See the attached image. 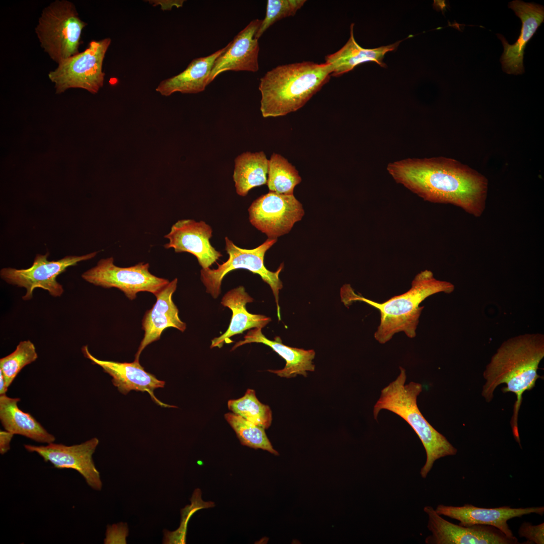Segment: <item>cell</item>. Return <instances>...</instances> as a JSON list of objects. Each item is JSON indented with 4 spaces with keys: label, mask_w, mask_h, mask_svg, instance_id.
<instances>
[{
    "label": "cell",
    "mask_w": 544,
    "mask_h": 544,
    "mask_svg": "<svg viewBox=\"0 0 544 544\" xmlns=\"http://www.w3.org/2000/svg\"><path fill=\"white\" fill-rule=\"evenodd\" d=\"M211 227L202 221L183 219L174 224L164 238L168 243L164 247L173 248L176 253L188 252L194 255L202 268H209L222 256L211 244Z\"/></svg>",
    "instance_id": "obj_14"
},
{
    "label": "cell",
    "mask_w": 544,
    "mask_h": 544,
    "mask_svg": "<svg viewBox=\"0 0 544 544\" xmlns=\"http://www.w3.org/2000/svg\"><path fill=\"white\" fill-rule=\"evenodd\" d=\"M229 45L230 42L208 56L193 59L181 73L161 82L156 91L165 96L177 92L195 94L203 91L209 84V79L215 60Z\"/></svg>",
    "instance_id": "obj_22"
},
{
    "label": "cell",
    "mask_w": 544,
    "mask_h": 544,
    "mask_svg": "<svg viewBox=\"0 0 544 544\" xmlns=\"http://www.w3.org/2000/svg\"><path fill=\"white\" fill-rule=\"evenodd\" d=\"M14 434L8 431H0V453L4 454L10 449V442Z\"/></svg>",
    "instance_id": "obj_34"
},
{
    "label": "cell",
    "mask_w": 544,
    "mask_h": 544,
    "mask_svg": "<svg viewBox=\"0 0 544 544\" xmlns=\"http://www.w3.org/2000/svg\"><path fill=\"white\" fill-rule=\"evenodd\" d=\"M518 533L520 537L527 539L525 543H544V523L532 525L528 522H524L520 526Z\"/></svg>",
    "instance_id": "obj_32"
},
{
    "label": "cell",
    "mask_w": 544,
    "mask_h": 544,
    "mask_svg": "<svg viewBox=\"0 0 544 544\" xmlns=\"http://www.w3.org/2000/svg\"><path fill=\"white\" fill-rule=\"evenodd\" d=\"M261 22V20L257 19L251 21L230 42L227 49L215 60L209 84L224 72L258 71L259 46L254 36Z\"/></svg>",
    "instance_id": "obj_18"
},
{
    "label": "cell",
    "mask_w": 544,
    "mask_h": 544,
    "mask_svg": "<svg viewBox=\"0 0 544 544\" xmlns=\"http://www.w3.org/2000/svg\"><path fill=\"white\" fill-rule=\"evenodd\" d=\"M98 252H93L81 256L69 255L56 260L49 261V253L37 254L32 265L26 269H18L11 267L1 270V278L7 283L23 287L26 290L23 296L24 300H30L36 288L46 290L53 297H59L63 293L62 286L56 281L60 274L78 262L94 257Z\"/></svg>",
    "instance_id": "obj_10"
},
{
    "label": "cell",
    "mask_w": 544,
    "mask_h": 544,
    "mask_svg": "<svg viewBox=\"0 0 544 544\" xmlns=\"http://www.w3.org/2000/svg\"><path fill=\"white\" fill-rule=\"evenodd\" d=\"M194 492L191 499V505L186 506L181 510L182 520L179 528L175 531H169L164 529L163 543H185L186 533L187 524L190 516L197 509L199 506H194L197 498Z\"/></svg>",
    "instance_id": "obj_31"
},
{
    "label": "cell",
    "mask_w": 544,
    "mask_h": 544,
    "mask_svg": "<svg viewBox=\"0 0 544 544\" xmlns=\"http://www.w3.org/2000/svg\"><path fill=\"white\" fill-rule=\"evenodd\" d=\"M150 4L154 6L160 5L163 10H170L173 7L177 8L181 7L184 1L183 0H155L148 1Z\"/></svg>",
    "instance_id": "obj_35"
},
{
    "label": "cell",
    "mask_w": 544,
    "mask_h": 544,
    "mask_svg": "<svg viewBox=\"0 0 544 544\" xmlns=\"http://www.w3.org/2000/svg\"><path fill=\"white\" fill-rule=\"evenodd\" d=\"M225 418L235 431L241 443L255 449H261L278 455L268 439L265 429L233 413L225 415Z\"/></svg>",
    "instance_id": "obj_28"
},
{
    "label": "cell",
    "mask_w": 544,
    "mask_h": 544,
    "mask_svg": "<svg viewBox=\"0 0 544 544\" xmlns=\"http://www.w3.org/2000/svg\"><path fill=\"white\" fill-rule=\"evenodd\" d=\"M544 357V335L526 333L504 342L492 357L483 373L486 381L482 396L491 402L496 388L505 383L504 393L512 392L516 396L513 415L510 422L516 441L520 446L518 429V412L525 391L532 389L540 377L537 369Z\"/></svg>",
    "instance_id": "obj_2"
},
{
    "label": "cell",
    "mask_w": 544,
    "mask_h": 544,
    "mask_svg": "<svg viewBox=\"0 0 544 544\" xmlns=\"http://www.w3.org/2000/svg\"><path fill=\"white\" fill-rule=\"evenodd\" d=\"M306 2V0H268L265 17L254 37L258 39L272 25L284 18L294 16Z\"/></svg>",
    "instance_id": "obj_30"
},
{
    "label": "cell",
    "mask_w": 544,
    "mask_h": 544,
    "mask_svg": "<svg viewBox=\"0 0 544 544\" xmlns=\"http://www.w3.org/2000/svg\"><path fill=\"white\" fill-rule=\"evenodd\" d=\"M327 63L302 61L277 66L260 79V110L263 117H279L302 108L329 81Z\"/></svg>",
    "instance_id": "obj_4"
},
{
    "label": "cell",
    "mask_w": 544,
    "mask_h": 544,
    "mask_svg": "<svg viewBox=\"0 0 544 544\" xmlns=\"http://www.w3.org/2000/svg\"><path fill=\"white\" fill-rule=\"evenodd\" d=\"M99 440L93 438L81 444L66 446L53 442L46 446L25 444L30 452H36L45 462H50L57 468H72L78 471L88 485L95 490H101L102 483L100 473L94 464L92 455Z\"/></svg>",
    "instance_id": "obj_13"
},
{
    "label": "cell",
    "mask_w": 544,
    "mask_h": 544,
    "mask_svg": "<svg viewBox=\"0 0 544 544\" xmlns=\"http://www.w3.org/2000/svg\"><path fill=\"white\" fill-rule=\"evenodd\" d=\"M253 301L243 286H239L227 292L223 297L221 303L232 312L231 320L225 332L212 340L211 348H221L225 343H230V338L244 331L254 328H262L271 319L261 314L250 313L246 305Z\"/></svg>",
    "instance_id": "obj_21"
},
{
    "label": "cell",
    "mask_w": 544,
    "mask_h": 544,
    "mask_svg": "<svg viewBox=\"0 0 544 544\" xmlns=\"http://www.w3.org/2000/svg\"><path fill=\"white\" fill-rule=\"evenodd\" d=\"M440 515H443L459 521L462 526L476 524L495 527L509 537L515 536L507 522L509 520L521 517L523 515L535 513L542 516L543 506L526 508H512L509 506L487 508L476 507L470 504L461 506L439 505L435 509Z\"/></svg>",
    "instance_id": "obj_15"
},
{
    "label": "cell",
    "mask_w": 544,
    "mask_h": 544,
    "mask_svg": "<svg viewBox=\"0 0 544 544\" xmlns=\"http://www.w3.org/2000/svg\"><path fill=\"white\" fill-rule=\"evenodd\" d=\"M249 220L269 239L288 233L304 215L302 205L294 194L269 191L254 200L248 209Z\"/></svg>",
    "instance_id": "obj_11"
},
{
    "label": "cell",
    "mask_w": 544,
    "mask_h": 544,
    "mask_svg": "<svg viewBox=\"0 0 544 544\" xmlns=\"http://www.w3.org/2000/svg\"><path fill=\"white\" fill-rule=\"evenodd\" d=\"M387 170L395 182L425 201L452 204L475 217L485 209L487 178L454 159L408 158L389 163Z\"/></svg>",
    "instance_id": "obj_1"
},
{
    "label": "cell",
    "mask_w": 544,
    "mask_h": 544,
    "mask_svg": "<svg viewBox=\"0 0 544 544\" xmlns=\"http://www.w3.org/2000/svg\"><path fill=\"white\" fill-rule=\"evenodd\" d=\"M111 42L110 38L91 41L84 51L58 63L57 67L48 74L49 79L54 84L56 93H63L70 88H81L97 93L103 86V63Z\"/></svg>",
    "instance_id": "obj_8"
},
{
    "label": "cell",
    "mask_w": 544,
    "mask_h": 544,
    "mask_svg": "<svg viewBox=\"0 0 544 544\" xmlns=\"http://www.w3.org/2000/svg\"><path fill=\"white\" fill-rule=\"evenodd\" d=\"M87 25L72 2L55 0L42 10L35 32L44 51L59 63L79 53L81 34Z\"/></svg>",
    "instance_id": "obj_6"
},
{
    "label": "cell",
    "mask_w": 544,
    "mask_h": 544,
    "mask_svg": "<svg viewBox=\"0 0 544 544\" xmlns=\"http://www.w3.org/2000/svg\"><path fill=\"white\" fill-rule=\"evenodd\" d=\"M399 370L397 378L382 389L374 406L373 416L377 420L380 411L386 410L410 425L426 451V461L420 471L422 477L426 478L436 460L454 455L457 449L428 422L419 410L417 397L422 391V384L413 381L405 384V370L402 367H399Z\"/></svg>",
    "instance_id": "obj_5"
},
{
    "label": "cell",
    "mask_w": 544,
    "mask_h": 544,
    "mask_svg": "<svg viewBox=\"0 0 544 544\" xmlns=\"http://www.w3.org/2000/svg\"><path fill=\"white\" fill-rule=\"evenodd\" d=\"M19 398L0 395V420L5 430L22 435L37 442L49 444L55 437L48 433L29 413L21 411L18 406Z\"/></svg>",
    "instance_id": "obj_24"
},
{
    "label": "cell",
    "mask_w": 544,
    "mask_h": 544,
    "mask_svg": "<svg viewBox=\"0 0 544 544\" xmlns=\"http://www.w3.org/2000/svg\"><path fill=\"white\" fill-rule=\"evenodd\" d=\"M454 290L452 283L436 279L431 270L426 269L415 277L408 291L381 303L356 294L349 284L342 287L341 296L346 306L355 301H362L379 310L380 321L374 338L380 344H384L399 332H404L411 338L415 337L424 308L420 304L431 295L441 292L450 294Z\"/></svg>",
    "instance_id": "obj_3"
},
{
    "label": "cell",
    "mask_w": 544,
    "mask_h": 544,
    "mask_svg": "<svg viewBox=\"0 0 544 544\" xmlns=\"http://www.w3.org/2000/svg\"><path fill=\"white\" fill-rule=\"evenodd\" d=\"M234 162L233 178L238 195L245 196L252 188L266 184L268 160L263 151L244 152Z\"/></svg>",
    "instance_id": "obj_25"
},
{
    "label": "cell",
    "mask_w": 544,
    "mask_h": 544,
    "mask_svg": "<svg viewBox=\"0 0 544 544\" xmlns=\"http://www.w3.org/2000/svg\"><path fill=\"white\" fill-rule=\"evenodd\" d=\"M177 281L175 278L155 295L156 301L145 313L142 320L144 335L135 355V360L139 361L143 351L150 344L159 340L166 328L174 327L182 332L185 330L186 324L180 319L178 309L172 300Z\"/></svg>",
    "instance_id": "obj_19"
},
{
    "label": "cell",
    "mask_w": 544,
    "mask_h": 544,
    "mask_svg": "<svg viewBox=\"0 0 544 544\" xmlns=\"http://www.w3.org/2000/svg\"><path fill=\"white\" fill-rule=\"evenodd\" d=\"M228 407L233 413L265 429L271 425V411L258 400L253 389H247L240 398L229 400Z\"/></svg>",
    "instance_id": "obj_27"
},
{
    "label": "cell",
    "mask_w": 544,
    "mask_h": 544,
    "mask_svg": "<svg viewBox=\"0 0 544 544\" xmlns=\"http://www.w3.org/2000/svg\"><path fill=\"white\" fill-rule=\"evenodd\" d=\"M38 358L34 345L29 340L20 342L15 350L0 359L2 372L9 387L21 370Z\"/></svg>",
    "instance_id": "obj_29"
},
{
    "label": "cell",
    "mask_w": 544,
    "mask_h": 544,
    "mask_svg": "<svg viewBox=\"0 0 544 544\" xmlns=\"http://www.w3.org/2000/svg\"><path fill=\"white\" fill-rule=\"evenodd\" d=\"M508 7L521 19L522 26L519 38L512 45L509 44L503 36L497 34L504 47L500 61L504 72L521 75L524 72L523 60L524 48L543 21L544 8L537 4L518 0L510 2Z\"/></svg>",
    "instance_id": "obj_17"
},
{
    "label": "cell",
    "mask_w": 544,
    "mask_h": 544,
    "mask_svg": "<svg viewBox=\"0 0 544 544\" xmlns=\"http://www.w3.org/2000/svg\"><path fill=\"white\" fill-rule=\"evenodd\" d=\"M84 356L94 364L100 366L104 372L112 377L113 384L123 394L131 390L146 392L152 399L159 405L165 407H176V406L164 403L155 395L156 389L163 388L165 382L158 379L155 375L147 372L140 364L139 361L133 362H118L98 359L89 352L88 346L82 348Z\"/></svg>",
    "instance_id": "obj_16"
},
{
    "label": "cell",
    "mask_w": 544,
    "mask_h": 544,
    "mask_svg": "<svg viewBox=\"0 0 544 544\" xmlns=\"http://www.w3.org/2000/svg\"><path fill=\"white\" fill-rule=\"evenodd\" d=\"M149 267L148 263L143 262L129 267H119L114 264V259L110 257L101 259L95 266L84 272L82 277L97 286L118 289L132 300L140 292L155 295L170 282L151 274Z\"/></svg>",
    "instance_id": "obj_9"
},
{
    "label": "cell",
    "mask_w": 544,
    "mask_h": 544,
    "mask_svg": "<svg viewBox=\"0 0 544 544\" xmlns=\"http://www.w3.org/2000/svg\"><path fill=\"white\" fill-rule=\"evenodd\" d=\"M225 250L229 255L228 260L220 264L216 269L210 268L200 270V280L206 289V292L214 299L221 293L222 282L224 277L232 270L239 268L247 269L260 276L262 280L270 287L277 307L278 316L280 320L279 304V291L283 283L279 275L283 268V263L275 271H270L264 264L266 252L277 241V239L268 238L262 244L253 249H244L236 246L227 237L225 238Z\"/></svg>",
    "instance_id": "obj_7"
},
{
    "label": "cell",
    "mask_w": 544,
    "mask_h": 544,
    "mask_svg": "<svg viewBox=\"0 0 544 544\" xmlns=\"http://www.w3.org/2000/svg\"><path fill=\"white\" fill-rule=\"evenodd\" d=\"M8 388L4 375L0 370V395L6 394Z\"/></svg>",
    "instance_id": "obj_36"
},
{
    "label": "cell",
    "mask_w": 544,
    "mask_h": 544,
    "mask_svg": "<svg viewBox=\"0 0 544 544\" xmlns=\"http://www.w3.org/2000/svg\"><path fill=\"white\" fill-rule=\"evenodd\" d=\"M302 179L295 167L281 155L274 153L268 160L266 184L269 191L293 194Z\"/></svg>",
    "instance_id": "obj_26"
},
{
    "label": "cell",
    "mask_w": 544,
    "mask_h": 544,
    "mask_svg": "<svg viewBox=\"0 0 544 544\" xmlns=\"http://www.w3.org/2000/svg\"><path fill=\"white\" fill-rule=\"evenodd\" d=\"M252 343H261L269 346L286 361L285 367L280 370H268L281 377L292 378L297 375H307V371H314L315 365L312 360L315 353L313 350L293 348L283 344L280 338L277 337L274 341L267 338L262 333L261 328H254L249 330L244 336V339L237 342L231 351L239 347Z\"/></svg>",
    "instance_id": "obj_20"
},
{
    "label": "cell",
    "mask_w": 544,
    "mask_h": 544,
    "mask_svg": "<svg viewBox=\"0 0 544 544\" xmlns=\"http://www.w3.org/2000/svg\"><path fill=\"white\" fill-rule=\"evenodd\" d=\"M120 524L121 523H118L117 524H113L111 526H108L106 533V538L104 539V543H119V540H120L121 538H120V539H119L120 538L118 537H121L122 539L125 540V537L128 534H119V533L123 532V530L127 528V526H123V525H120ZM122 541H120L119 543Z\"/></svg>",
    "instance_id": "obj_33"
},
{
    "label": "cell",
    "mask_w": 544,
    "mask_h": 544,
    "mask_svg": "<svg viewBox=\"0 0 544 544\" xmlns=\"http://www.w3.org/2000/svg\"><path fill=\"white\" fill-rule=\"evenodd\" d=\"M354 26H350V36L346 43L336 52L327 55L325 62L332 68L331 76L339 77L348 73L358 65L373 61L381 67H386L383 60L385 54L395 50L402 41L375 48H364L356 41L354 36Z\"/></svg>",
    "instance_id": "obj_23"
},
{
    "label": "cell",
    "mask_w": 544,
    "mask_h": 544,
    "mask_svg": "<svg viewBox=\"0 0 544 544\" xmlns=\"http://www.w3.org/2000/svg\"><path fill=\"white\" fill-rule=\"evenodd\" d=\"M428 516V528L432 535L425 542L429 544H517L515 536L509 537L497 528L486 525L462 526L443 518L430 506L424 507Z\"/></svg>",
    "instance_id": "obj_12"
}]
</instances>
